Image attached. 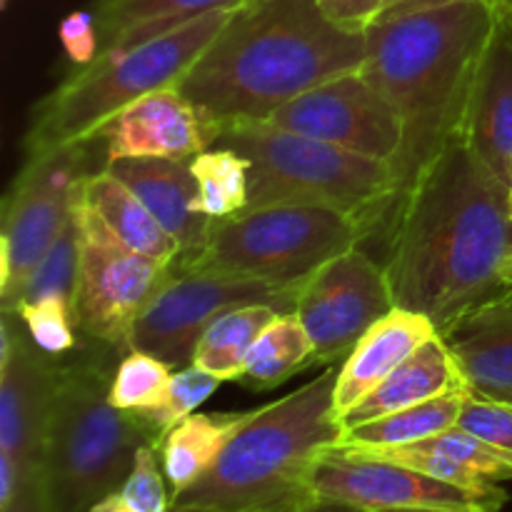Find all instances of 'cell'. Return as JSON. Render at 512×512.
<instances>
[{
	"label": "cell",
	"mask_w": 512,
	"mask_h": 512,
	"mask_svg": "<svg viewBox=\"0 0 512 512\" xmlns=\"http://www.w3.org/2000/svg\"><path fill=\"white\" fill-rule=\"evenodd\" d=\"M460 135L512 190V15H500L485 45Z\"/></svg>",
	"instance_id": "obj_17"
},
{
	"label": "cell",
	"mask_w": 512,
	"mask_h": 512,
	"mask_svg": "<svg viewBox=\"0 0 512 512\" xmlns=\"http://www.w3.org/2000/svg\"><path fill=\"white\" fill-rule=\"evenodd\" d=\"M260 123L390 165L403 148L398 113L360 70L305 90Z\"/></svg>",
	"instance_id": "obj_13"
},
{
	"label": "cell",
	"mask_w": 512,
	"mask_h": 512,
	"mask_svg": "<svg viewBox=\"0 0 512 512\" xmlns=\"http://www.w3.org/2000/svg\"><path fill=\"white\" fill-rule=\"evenodd\" d=\"M18 325L13 353L0 363V453L35 470L43 463L60 365L43 358Z\"/></svg>",
	"instance_id": "obj_15"
},
{
	"label": "cell",
	"mask_w": 512,
	"mask_h": 512,
	"mask_svg": "<svg viewBox=\"0 0 512 512\" xmlns=\"http://www.w3.org/2000/svg\"><path fill=\"white\" fill-rule=\"evenodd\" d=\"M450 3H463V0H385L378 23L380 20L400 18V15L405 13H415V10H425V8H435V5H450ZM490 3H495V8H498V0H490Z\"/></svg>",
	"instance_id": "obj_39"
},
{
	"label": "cell",
	"mask_w": 512,
	"mask_h": 512,
	"mask_svg": "<svg viewBox=\"0 0 512 512\" xmlns=\"http://www.w3.org/2000/svg\"><path fill=\"white\" fill-rule=\"evenodd\" d=\"M243 10V8H240ZM238 10H215L125 50H105L38 105L25 153L93 143L100 130L150 93L183 83L188 70L228 28Z\"/></svg>",
	"instance_id": "obj_5"
},
{
	"label": "cell",
	"mask_w": 512,
	"mask_h": 512,
	"mask_svg": "<svg viewBox=\"0 0 512 512\" xmlns=\"http://www.w3.org/2000/svg\"><path fill=\"white\" fill-rule=\"evenodd\" d=\"M510 195H512V190H510Z\"/></svg>",
	"instance_id": "obj_44"
},
{
	"label": "cell",
	"mask_w": 512,
	"mask_h": 512,
	"mask_svg": "<svg viewBox=\"0 0 512 512\" xmlns=\"http://www.w3.org/2000/svg\"><path fill=\"white\" fill-rule=\"evenodd\" d=\"M255 0H98L100 53L125 50L180 28L188 20L215 10H240Z\"/></svg>",
	"instance_id": "obj_24"
},
{
	"label": "cell",
	"mask_w": 512,
	"mask_h": 512,
	"mask_svg": "<svg viewBox=\"0 0 512 512\" xmlns=\"http://www.w3.org/2000/svg\"><path fill=\"white\" fill-rule=\"evenodd\" d=\"M255 413L258 410H245V413H198L195 410L158 440L160 465L168 478L173 500L210 473L230 440L253 420Z\"/></svg>",
	"instance_id": "obj_23"
},
{
	"label": "cell",
	"mask_w": 512,
	"mask_h": 512,
	"mask_svg": "<svg viewBox=\"0 0 512 512\" xmlns=\"http://www.w3.org/2000/svg\"><path fill=\"white\" fill-rule=\"evenodd\" d=\"M213 145L248 158V210L328 205L358 215L373 228L398 205V178L385 160L270 128L260 120L223 125Z\"/></svg>",
	"instance_id": "obj_6"
},
{
	"label": "cell",
	"mask_w": 512,
	"mask_h": 512,
	"mask_svg": "<svg viewBox=\"0 0 512 512\" xmlns=\"http://www.w3.org/2000/svg\"><path fill=\"white\" fill-rule=\"evenodd\" d=\"M223 383L220 378L210 375L208 370L198 368V365H188V368H180L173 373L170 380V388L165 393L163 403L155 405V408L140 410L138 415L145 423V428L153 433L155 440L163 438L170 428L185 420L188 415H193L210 395L215 393V388Z\"/></svg>",
	"instance_id": "obj_32"
},
{
	"label": "cell",
	"mask_w": 512,
	"mask_h": 512,
	"mask_svg": "<svg viewBox=\"0 0 512 512\" xmlns=\"http://www.w3.org/2000/svg\"><path fill=\"white\" fill-rule=\"evenodd\" d=\"M438 333L433 320L423 313L395 308L355 343L338 368L335 383V415L338 420L368 398L393 370H398L420 345Z\"/></svg>",
	"instance_id": "obj_21"
},
{
	"label": "cell",
	"mask_w": 512,
	"mask_h": 512,
	"mask_svg": "<svg viewBox=\"0 0 512 512\" xmlns=\"http://www.w3.org/2000/svg\"><path fill=\"white\" fill-rule=\"evenodd\" d=\"M500 15H512V0H498Z\"/></svg>",
	"instance_id": "obj_43"
},
{
	"label": "cell",
	"mask_w": 512,
	"mask_h": 512,
	"mask_svg": "<svg viewBox=\"0 0 512 512\" xmlns=\"http://www.w3.org/2000/svg\"><path fill=\"white\" fill-rule=\"evenodd\" d=\"M395 310L385 265L365 250L338 255L298 285L293 315L313 340L315 365L340 363L378 320Z\"/></svg>",
	"instance_id": "obj_12"
},
{
	"label": "cell",
	"mask_w": 512,
	"mask_h": 512,
	"mask_svg": "<svg viewBox=\"0 0 512 512\" xmlns=\"http://www.w3.org/2000/svg\"><path fill=\"white\" fill-rule=\"evenodd\" d=\"M315 512H318V510H315Z\"/></svg>",
	"instance_id": "obj_46"
},
{
	"label": "cell",
	"mask_w": 512,
	"mask_h": 512,
	"mask_svg": "<svg viewBox=\"0 0 512 512\" xmlns=\"http://www.w3.org/2000/svg\"><path fill=\"white\" fill-rule=\"evenodd\" d=\"M0 512H53V505H50L48 498V488H45L43 480V468L35 470V473L25 480V485L18 490L13 503L0 508Z\"/></svg>",
	"instance_id": "obj_38"
},
{
	"label": "cell",
	"mask_w": 512,
	"mask_h": 512,
	"mask_svg": "<svg viewBox=\"0 0 512 512\" xmlns=\"http://www.w3.org/2000/svg\"><path fill=\"white\" fill-rule=\"evenodd\" d=\"M388 512H473V510H445V508H410V510H388Z\"/></svg>",
	"instance_id": "obj_41"
},
{
	"label": "cell",
	"mask_w": 512,
	"mask_h": 512,
	"mask_svg": "<svg viewBox=\"0 0 512 512\" xmlns=\"http://www.w3.org/2000/svg\"><path fill=\"white\" fill-rule=\"evenodd\" d=\"M510 258V188L458 133L395 205L385 260L395 308L428 315L443 333L508 288Z\"/></svg>",
	"instance_id": "obj_1"
},
{
	"label": "cell",
	"mask_w": 512,
	"mask_h": 512,
	"mask_svg": "<svg viewBox=\"0 0 512 512\" xmlns=\"http://www.w3.org/2000/svg\"><path fill=\"white\" fill-rule=\"evenodd\" d=\"M98 138H103L105 163H110L118 158L193 160L213 145L215 135L200 110L173 85L128 105Z\"/></svg>",
	"instance_id": "obj_16"
},
{
	"label": "cell",
	"mask_w": 512,
	"mask_h": 512,
	"mask_svg": "<svg viewBox=\"0 0 512 512\" xmlns=\"http://www.w3.org/2000/svg\"><path fill=\"white\" fill-rule=\"evenodd\" d=\"M323 13L335 25L353 33H365L373 23H378L385 0H318Z\"/></svg>",
	"instance_id": "obj_37"
},
{
	"label": "cell",
	"mask_w": 512,
	"mask_h": 512,
	"mask_svg": "<svg viewBox=\"0 0 512 512\" xmlns=\"http://www.w3.org/2000/svg\"><path fill=\"white\" fill-rule=\"evenodd\" d=\"M440 335L473 393L512 403V288L470 308Z\"/></svg>",
	"instance_id": "obj_19"
},
{
	"label": "cell",
	"mask_w": 512,
	"mask_h": 512,
	"mask_svg": "<svg viewBox=\"0 0 512 512\" xmlns=\"http://www.w3.org/2000/svg\"><path fill=\"white\" fill-rule=\"evenodd\" d=\"M278 315L280 310L273 305H240L225 310L205 330L193 365L220 380H238L253 345Z\"/></svg>",
	"instance_id": "obj_26"
},
{
	"label": "cell",
	"mask_w": 512,
	"mask_h": 512,
	"mask_svg": "<svg viewBox=\"0 0 512 512\" xmlns=\"http://www.w3.org/2000/svg\"><path fill=\"white\" fill-rule=\"evenodd\" d=\"M170 512H255V510H223L213 505H173Z\"/></svg>",
	"instance_id": "obj_40"
},
{
	"label": "cell",
	"mask_w": 512,
	"mask_h": 512,
	"mask_svg": "<svg viewBox=\"0 0 512 512\" xmlns=\"http://www.w3.org/2000/svg\"><path fill=\"white\" fill-rule=\"evenodd\" d=\"M295 293L298 285L288 288L173 268L135 318L128 333V350L155 355L173 370L188 368L205 330L225 310L240 305H273L280 313H293Z\"/></svg>",
	"instance_id": "obj_9"
},
{
	"label": "cell",
	"mask_w": 512,
	"mask_h": 512,
	"mask_svg": "<svg viewBox=\"0 0 512 512\" xmlns=\"http://www.w3.org/2000/svg\"><path fill=\"white\" fill-rule=\"evenodd\" d=\"M503 280H505V285H508V288H512V258L508 260V263H505V268H503Z\"/></svg>",
	"instance_id": "obj_42"
},
{
	"label": "cell",
	"mask_w": 512,
	"mask_h": 512,
	"mask_svg": "<svg viewBox=\"0 0 512 512\" xmlns=\"http://www.w3.org/2000/svg\"><path fill=\"white\" fill-rule=\"evenodd\" d=\"M3 3H5V0H3Z\"/></svg>",
	"instance_id": "obj_45"
},
{
	"label": "cell",
	"mask_w": 512,
	"mask_h": 512,
	"mask_svg": "<svg viewBox=\"0 0 512 512\" xmlns=\"http://www.w3.org/2000/svg\"><path fill=\"white\" fill-rule=\"evenodd\" d=\"M460 385L465 383L458 365H455L453 353H450L443 335L435 333L398 370H393L368 398L360 400L353 410H348L340 418V425L345 430L368 423V420H378L383 415L398 413V410L413 408L425 400L450 393Z\"/></svg>",
	"instance_id": "obj_22"
},
{
	"label": "cell",
	"mask_w": 512,
	"mask_h": 512,
	"mask_svg": "<svg viewBox=\"0 0 512 512\" xmlns=\"http://www.w3.org/2000/svg\"><path fill=\"white\" fill-rule=\"evenodd\" d=\"M338 368H330L285 398L258 408L248 425L193 488L173 505L223 510L315 512L310 493L315 463L343 435L335 415Z\"/></svg>",
	"instance_id": "obj_4"
},
{
	"label": "cell",
	"mask_w": 512,
	"mask_h": 512,
	"mask_svg": "<svg viewBox=\"0 0 512 512\" xmlns=\"http://www.w3.org/2000/svg\"><path fill=\"white\" fill-rule=\"evenodd\" d=\"M368 230L363 218L328 205H268L218 220L203 250L173 268L295 288L358 248Z\"/></svg>",
	"instance_id": "obj_8"
},
{
	"label": "cell",
	"mask_w": 512,
	"mask_h": 512,
	"mask_svg": "<svg viewBox=\"0 0 512 512\" xmlns=\"http://www.w3.org/2000/svg\"><path fill=\"white\" fill-rule=\"evenodd\" d=\"M175 370L155 355L130 350L110 380V403L128 413L155 408L163 403Z\"/></svg>",
	"instance_id": "obj_31"
},
{
	"label": "cell",
	"mask_w": 512,
	"mask_h": 512,
	"mask_svg": "<svg viewBox=\"0 0 512 512\" xmlns=\"http://www.w3.org/2000/svg\"><path fill=\"white\" fill-rule=\"evenodd\" d=\"M80 270L73 298L78 330L98 343L128 348L140 310L158 293L173 265L145 258L115 240L80 228Z\"/></svg>",
	"instance_id": "obj_14"
},
{
	"label": "cell",
	"mask_w": 512,
	"mask_h": 512,
	"mask_svg": "<svg viewBox=\"0 0 512 512\" xmlns=\"http://www.w3.org/2000/svg\"><path fill=\"white\" fill-rule=\"evenodd\" d=\"M75 218L80 228L95 230L133 253L168 265L178 263V240L155 220L123 180L105 168L83 178L75 195Z\"/></svg>",
	"instance_id": "obj_20"
},
{
	"label": "cell",
	"mask_w": 512,
	"mask_h": 512,
	"mask_svg": "<svg viewBox=\"0 0 512 512\" xmlns=\"http://www.w3.org/2000/svg\"><path fill=\"white\" fill-rule=\"evenodd\" d=\"M458 428L512 458V403L465 390Z\"/></svg>",
	"instance_id": "obj_35"
},
{
	"label": "cell",
	"mask_w": 512,
	"mask_h": 512,
	"mask_svg": "<svg viewBox=\"0 0 512 512\" xmlns=\"http://www.w3.org/2000/svg\"><path fill=\"white\" fill-rule=\"evenodd\" d=\"M465 390H468V385H460L450 393L425 400V403L413 405V408L345 428L333 448H403V445H415L420 440L445 433L448 428L458 425Z\"/></svg>",
	"instance_id": "obj_25"
},
{
	"label": "cell",
	"mask_w": 512,
	"mask_h": 512,
	"mask_svg": "<svg viewBox=\"0 0 512 512\" xmlns=\"http://www.w3.org/2000/svg\"><path fill=\"white\" fill-rule=\"evenodd\" d=\"M190 168L198 183V213L218 223L248 210V158L223 145H210L190 160Z\"/></svg>",
	"instance_id": "obj_28"
},
{
	"label": "cell",
	"mask_w": 512,
	"mask_h": 512,
	"mask_svg": "<svg viewBox=\"0 0 512 512\" xmlns=\"http://www.w3.org/2000/svg\"><path fill=\"white\" fill-rule=\"evenodd\" d=\"M310 493L318 508L388 512L445 508L500 512L508 493L485 495L443 483L408 465L373 458L355 448H328L310 475Z\"/></svg>",
	"instance_id": "obj_11"
},
{
	"label": "cell",
	"mask_w": 512,
	"mask_h": 512,
	"mask_svg": "<svg viewBox=\"0 0 512 512\" xmlns=\"http://www.w3.org/2000/svg\"><path fill=\"white\" fill-rule=\"evenodd\" d=\"M110 380L95 363L60 365L40 463L53 512H88L128 480L143 445H158L138 415L110 403Z\"/></svg>",
	"instance_id": "obj_7"
},
{
	"label": "cell",
	"mask_w": 512,
	"mask_h": 512,
	"mask_svg": "<svg viewBox=\"0 0 512 512\" xmlns=\"http://www.w3.org/2000/svg\"><path fill=\"white\" fill-rule=\"evenodd\" d=\"M58 38L63 43L65 55L78 68H85L100 55L98 20H95L93 10H73L65 15L58 25Z\"/></svg>",
	"instance_id": "obj_36"
},
{
	"label": "cell",
	"mask_w": 512,
	"mask_h": 512,
	"mask_svg": "<svg viewBox=\"0 0 512 512\" xmlns=\"http://www.w3.org/2000/svg\"><path fill=\"white\" fill-rule=\"evenodd\" d=\"M105 170L123 180L160 225L178 240V263L195 258L208 243L215 220L195 210L198 183L190 160L178 158H118L105 163ZM175 263V265H178Z\"/></svg>",
	"instance_id": "obj_18"
},
{
	"label": "cell",
	"mask_w": 512,
	"mask_h": 512,
	"mask_svg": "<svg viewBox=\"0 0 512 512\" xmlns=\"http://www.w3.org/2000/svg\"><path fill=\"white\" fill-rule=\"evenodd\" d=\"M365 48V33L335 25L318 0H255L178 88L218 135L223 125L265 120L305 90L360 70Z\"/></svg>",
	"instance_id": "obj_2"
},
{
	"label": "cell",
	"mask_w": 512,
	"mask_h": 512,
	"mask_svg": "<svg viewBox=\"0 0 512 512\" xmlns=\"http://www.w3.org/2000/svg\"><path fill=\"white\" fill-rule=\"evenodd\" d=\"M170 508L173 495L160 465L158 445L148 443L138 450L128 480L88 512H170Z\"/></svg>",
	"instance_id": "obj_30"
},
{
	"label": "cell",
	"mask_w": 512,
	"mask_h": 512,
	"mask_svg": "<svg viewBox=\"0 0 512 512\" xmlns=\"http://www.w3.org/2000/svg\"><path fill=\"white\" fill-rule=\"evenodd\" d=\"M23 320L25 333L35 343V348L48 358H60L75 348V318L73 305L65 300L48 298L38 303H25L13 310Z\"/></svg>",
	"instance_id": "obj_33"
},
{
	"label": "cell",
	"mask_w": 512,
	"mask_h": 512,
	"mask_svg": "<svg viewBox=\"0 0 512 512\" xmlns=\"http://www.w3.org/2000/svg\"><path fill=\"white\" fill-rule=\"evenodd\" d=\"M418 448L435 450V453L448 455L455 463L465 465V468L475 470L483 478L493 480V483H503V480H512V458L510 455L500 453V450L490 448L483 440H478L475 435L465 433L463 428L453 425L445 433L433 435L428 440H420L415 443Z\"/></svg>",
	"instance_id": "obj_34"
},
{
	"label": "cell",
	"mask_w": 512,
	"mask_h": 512,
	"mask_svg": "<svg viewBox=\"0 0 512 512\" xmlns=\"http://www.w3.org/2000/svg\"><path fill=\"white\" fill-rule=\"evenodd\" d=\"M498 18L490 0H463L380 20L365 30L360 73L390 100L403 123V148L393 163L400 195L463 128L470 88Z\"/></svg>",
	"instance_id": "obj_3"
},
{
	"label": "cell",
	"mask_w": 512,
	"mask_h": 512,
	"mask_svg": "<svg viewBox=\"0 0 512 512\" xmlns=\"http://www.w3.org/2000/svg\"><path fill=\"white\" fill-rule=\"evenodd\" d=\"M310 365H315L313 340L293 313H280L253 345L238 383L270 390Z\"/></svg>",
	"instance_id": "obj_27"
},
{
	"label": "cell",
	"mask_w": 512,
	"mask_h": 512,
	"mask_svg": "<svg viewBox=\"0 0 512 512\" xmlns=\"http://www.w3.org/2000/svg\"><path fill=\"white\" fill-rule=\"evenodd\" d=\"M85 145H68L25 158L3 203L0 228V298L13 305L35 265L43 260L63 225L73 215L75 195L88 175Z\"/></svg>",
	"instance_id": "obj_10"
},
{
	"label": "cell",
	"mask_w": 512,
	"mask_h": 512,
	"mask_svg": "<svg viewBox=\"0 0 512 512\" xmlns=\"http://www.w3.org/2000/svg\"><path fill=\"white\" fill-rule=\"evenodd\" d=\"M78 270H80V230H78V218L73 215L68 218V223L63 225L60 235L55 238V243L50 245L48 253L43 255L38 265L33 268V273L28 275V280L23 283V288L15 295L13 305L3 313H13L18 305L25 303H38V300L58 298L65 303L73 305L75 298V285H78Z\"/></svg>",
	"instance_id": "obj_29"
}]
</instances>
